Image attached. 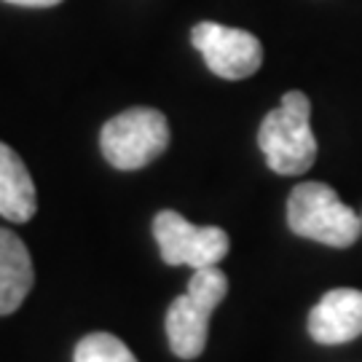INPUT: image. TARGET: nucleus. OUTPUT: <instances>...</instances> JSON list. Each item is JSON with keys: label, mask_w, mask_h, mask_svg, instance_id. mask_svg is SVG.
I'll return each mask as SVG.
<instances>
[{"label": "nucleus", "mask_w": 362, "mask_h": 362, "mask_svg": "<svg viewBox=\"0 0 362 362\" xmlns=\"http://www.w3.org/2000/svg\"><path fill=\"white\" fill-rule=\"evenodd\" d=\"M258 145L276 175L309 172L317 158V137L311 132V103L303 91H287L279 107L263 118Z\"/></svg>", "instance_id": "f257e3e1"}, {"label": "nucleus", "mask_w": 362, "mask_h": 362, "mask_svg": "<svg viewBox=\"0 0 362 362\" xmlns=\"http://www.w3.org/2000/svg\"><path fill=\"white\" fill-rule=\"evenodd\" d=\"M287 226L298 236L327 247H351L362 233V218L320 180L293 188L287 199Z\"/></svg>", "instance_id": "f03ea898"}, {"label": "nucleus", "mask_w": 362, "mask_h": 362, "mask_svg": "<svg viewBox=\"0 0 362 362\" xmlns=\"http://www.w3.org/2000/svg\"><path fill=\"white\" fill-rule=\"evenodd\" d=\"M228 293V276L218 266L196 269L185 296L175 298L167 311V336L180 360H196L209 336V317Z\"/></svg>", "instance_id": "7ed1b4c3"}, {"label": "nucleus", "mask_w": 362, "mask_h": 362, "mask_svg": "<svg viewBox=\"0 0 362 362\" xmlns=\"http://www.w3.org/2000/svg\"><path fill=\"white\" fill-rule=\"evenodd\" d=\"M100 145L116 169H143L167 151L169 121L156 107H129L105 124Z\"/></svg>", "instance_id": "20e7f679"}, {"label": "nucleus", "mask_w": 362, "mask_h": 362, "mask_svg": "<svg viewBox=\"0 0 362 362\" xmlns=\"http://www.w3.org/2000/svg\"><path fill=\"white\" fill-rule=\"evenodd\" d=\"M153 236L161 260L169 266L209 269L228 255L231 239L218 226H194L175 209H164L153 218Z\"/></svg>", "instance_id": "39448f33"}, {"label": "nucleus", "mask_w": 362, "mask_h": 362, "mask_svg": "<svg viewBox=\"0 0 362 362\" xmlns=\"http://www.w3.org/2000/svg\"><path fill=\"white\" fill-rule=\"evenodd\" d=\"M191 40L202 52L207 67L218 78L242 81L255 76L263 65L260 40L239 27H226L218 22H199L191 30Z\"/></svg>", "instance_id": "423d86ee"}, {"label": "nucleus", "mask_w": 362, "mask_h": 362, "mask_svg": "<svg viewBox=\"0 0 362 362\" xmlns=\"http://www.w3.org/2000/svg\"><path fill=\"white\" fill-rule=\"evenodd\" d=\"M309 336L317 344L336 346L362 336V290L336 287L309 314Z\"/></svg>", "instance_id": "0eeeda50"}, {"label": "nucleus", "mask_w": 362, "mask_h": 362, "mask_svg": "<svg viewBox=\"0 0 362 362\" xmlns=\"http://www.w3.org/2000/svg\"><path fill=\"white\" fill-rule=\"evenodd\" d=\"M33 279L35 272L25 242L8 228H0V317L25 303L27 293L33 290Z\"/></svg>", "instance_id": "6e6552de"}, {"label": "nucleus", "mask_w": 362, "mask_h": 362, "mask_svg": "<svg viewBox=\"0 0 362 362\" xmlns=\"http://www.w3.org/2000/svg\"><path fill=\"white\" fill-rule=\"evenodd\" d=\"M38 209L35 182L19 153L0 143V215L11 223H27Z\"/></svg>", "instance_id": "1a4fd4ad"}, {"label": "nucleus", "mask_w": 362, "mask_h": 362, "mask_svg": "<svg viewBox=\"0 0 362 362\" xmlns=\"http://www.w3.org/2000/svg\"><path fill=\"white\" fill-rule=\"evenodd\" d=\"M73 362H137V357L113 333H89L78 341Z\"/></svg>", "instance_id": "9d476101"}, {"label": "nucleus", "mask_w": 362, "mask_h": 362, "mask_svg": "<svg viewBox=\"0 0 362 362\" xmlns=\"http://www.w3.org/2000/svg\"><path fill=\"white\" fill-rule=\"evenodd\" d=\"M6 3H13V6H27V8H49V6L62 3V0H6Z\"/></svg>", "instance_id": "9b49d317"}]
</instances>
